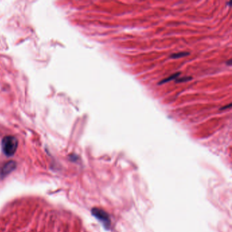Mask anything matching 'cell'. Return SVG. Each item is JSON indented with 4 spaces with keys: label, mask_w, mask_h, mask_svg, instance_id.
<instances>
[{
    "label": "cell",
    "mask_w": 232,
    "mask_h": 232,
    "mask_svg": "<svg viewBox=\"0 0 232 232\" xmlns=\"http://www.w3.org/2000/svg\"><path fill=\"white\" fill-rule=\"evenodd\" d=\"M1 147L4 154L8 157H11L16 153L18 147V140L14 136H6L2 139Z\"/></svg>",
    "instance_id": "obj_1"
},
{
    "label": "cell",
    "mask_w": 232,
    "mask_h": 232,
    "mask_svg": "<svg viewBox=\"0 0 232 232\" xmlns=\"http://www.w3.org/2000/svg\"><path fill=\"white\" fill-rule=\"evenodd\" d=\"M16 167V163L15 161H10L7 162L6 163L4 164V166L2 167L1 169V176L2 178H4L6 176L8 175L11 173L12 171H14Z\"/></svg>",
    "instance_id": "obj_2"
},
{
    "label": "cell",
    "mask_w": 232,
    "mask_h": 232,
    "mask_svg": "<svg viewBox=\"0 0 232 232\" xmlns=\"http://www.w3.org/2000/svg\"><path fill=\"white\" fill-rule=\"evenodd\" d=\"M189 54V52H178V53H174L170 55L171 58L173 59H177V58H181V57H183L187 56Z\"/></svg>",
    "instance_id": "obj_3"
},
{
    "label": "cell",
    "mask_w": 232,
    "mask_h": 232,
    "mask_svg": "<svg viewBox=\"0 0 232 232\" xmlns=\"http://www.w3.org/2000/svg\"><path fill=\"white\" fill-rule=\"evenodd\" d=\"M179 75H180V73H176V74H173V75H172V76H170L169 77V78H166V79H164L163 81H161L160 82H159V84H161L166 83V82H169V81H172V80H173V79H175L176 78H177V77H178V76H179Z\"/></svg>",
    "instance_id": "obj_4"
},
{
    "label": "cell",
    "mask_w": 232,
    "mask_h": 232,
    "mask_svg": "<svg viewBox=\"0 0 232 232\" xmlns=\"http://www.w3.org/2000/svg\"><path fill=\"white\" fill-rule=\"evenodd\" d=\"M192 79V78H189V77H184V78H182L179 80H176V82H186L189 81V80Z\"/></svg>",
    "instance_id": "obj_5"
},
{
    "label": "cell",
    "mask_w": 232,
    "mask_h": 232,
    "mask_svg": "<svg viewBox=\"0 0 232 232\" xmlns=\"http://www.w3.org/2000/svg\"><path fill=\"white\" fill-rule=\"evenodd\" d=\"M231 104H230L229 105V106H225V107H223V108H220V110H225V108H229V107H231Z\"/></svg>",
    "instance_id": "obj_6"
}]
</instances>
